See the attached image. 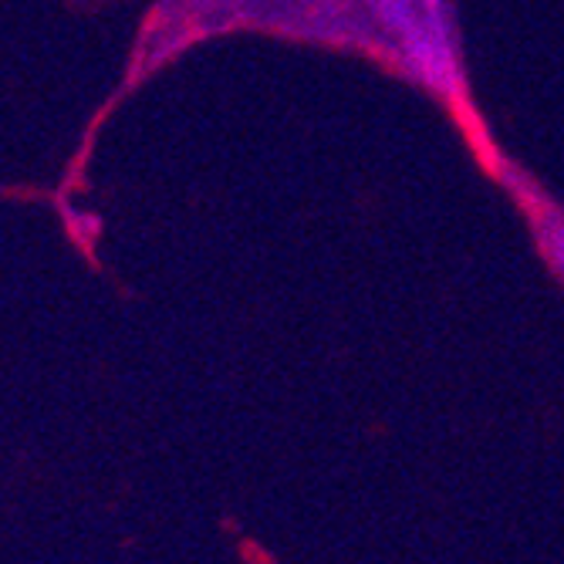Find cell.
Here are the masks:
<instances>
[{
  "mask_svg": "<svg viewBox=\"0 0 564 564\" xmlns=\"http://www.w3.org/2000/svg\"><path fill=\"white\" fill-rule=\"evenodd\" d=\"M541 243H544V250H547L551 264L557 268V274L564 278V220L547 217V220L541 224Z\"/></svg>",
  "mask_w": 564,
  "mask_h": 564,
  "instance_id": "obj_1",
  "label": "cell"
}]
</instances>
